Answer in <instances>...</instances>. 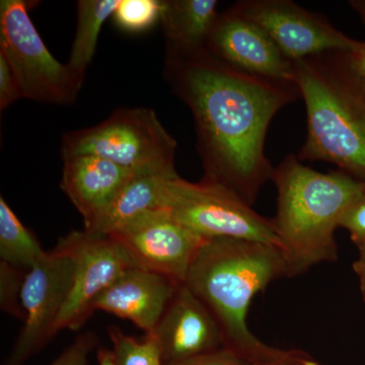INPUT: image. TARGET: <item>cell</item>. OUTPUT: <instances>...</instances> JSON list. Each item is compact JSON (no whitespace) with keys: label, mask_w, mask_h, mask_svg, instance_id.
Returning a JSON list of instances; mask_svg holds the SVG:
<instances>
[{"label":"cell","mask_w":365,"mask_h":365,"mask_svg":"<svg viewBox=\"0 0 365 365\" xmlns=\"http://www.w3.org/2000/svg\"><path fill=\"white\" fill-rule=\"evenodd\" d=\"M165 74L195 120L203 180L253 206L275 170L265 155L269 125L299 88L239 71L206 48L167 52Z\"/></svg>","instance_id":"1"},{"label":"cell","mask_w":365,"mask_h":365,"mask_svg":"<svg viewBox=\"0 0 365 365\" xmlns=\"http://www.w3.org/2000/svg\"><path fill=\"white\" fill-rule=\"evenodd\" d=\"M287 277L282 252L274 245L232 237L208 239L194 259L184 284L208 307L225 347L250 364L274 347L250 330L252 302L274 281Z\"/></svg>","instance_id":"2"},{"label":"cell","mask_w":365,"mask_h":365,"mask_svg":"<svg viewBox=\"0 0 365 365\" xmlns=\"http://www.w3.org/2000/svg\"><path fill=\"white\" fill-rule=\"evenodd\" d=\"M277 212L272 218L287 277H297L339 257L335 232L350 205L365 192V181L343 170L317 172L287 155L274 170Z\"/></svg>","instance_id":"3"},{"label":"cell","mask_w":365,"mask_h":365,"mask_svg":"<svg viewBox=\"0 0 365 365\" xmlns=\"http://www.w3.org/2000/svg\"><path fill=\"white\" fill-rule=\"evenodd\" d=\"M295 85L307 109L306 141L299 160L338 165L365 181V90L345 52L295 61Z\"/></svg>","instance_id":"4"},{"label":"cell","mask_w":365,"mask_h":365,"mask_svg":"<svg viewBox=\"0 0 365 365\" xmlns=\"http://www.w3.org/2000/svg\"><path fill=\"white\" fill-rule=\"evenodd\" d=\"M177 143L155 112L120 109L97 126L71 132L62 140V158L95 155L132 170L177 172Z\"/></svg>","instance_id":"5"},{"label":"cell","mask_w":365,"mask_h":365,"mask_svg":"<svg viewBox=\"0 0 365 365\" xmlns=\"http://www.w3.org/2000/svg\"><path fill=\"white\" fill-rule=\"evenodd\" d=\"M163 207L204 239L232 237L279 248L272 218H266L230 189L216 182H192L179 175L165 184Z\"/></svg>","instance_id":"6"},{"label":"cell","mask_w":365,"mask_h":365,"mask_svg":"<svg viewBox=\"0 0 365 365\" xmlns=\"http://www.w3.org/2000/svg\"><path fill=\"white\" fill-rule=\"evenodd\" d=\"M32 2H0V53L20 81L24 98L48 104L76 102L83 81L53 57L30 18Z\"/></svg>","instance_id":"7"},{"label":"cell","mask_w":365,"mask_h":365,"mask_svg":"<svg viewBox=\"0 0 365 365\" xmlns=\"http://www.w3.org/2000/svg\"><path fill=\"white\" fill-rule=\"evenodd\" d=\"M74 262L57 244L26 274L21 290L25 321L2 365H24L55 336V327L71 292Z\"/></svg>","instance_id":"8"},{"label":"cell","mask_w":365,"mask_h":365,"mask_svg":"<svg viewBox=\"0 0 365 365\" xmlns=\"http://www.w3.org/2000/svg\"><path fill=\"white\" fill-rule=\"evenodd\" d=\"M109 237L120 245L132 267L160 274L179 284L186 280L206 242L163 207L137 216Z\"/></svg>","instance_id":"9"},{"label":"cell","mask_w":365,"mask_h":365,"mask_svg":"<svg viewBox=\"0 0 365 365\" xmlns=\"http://www.w3.org/2000/svg\"><path fill=\"white\" fill-rule=\"evenodd\" d=\"M232 9L260 26L294 62L324 53L351 52L359 45L325 16L290 0H244Z\"/></svg>","instance_id":"10"},{"label":"cell","mask_w":365,"mask_h":365,"mask_svg":"<svg viewBox=\"0 0 365 365\" xmlns=\"http://www.w3.org/2000/svg\"><path fill=\"white\" fill-rule=\"evenodd\" d=\"M74 262L71 292L61 314L55 335L76 331L93 314L96 300L125 271L132 267L120 245L112 237L73 230L58 242Z\"/></svg>","instance_id":"11"},{"label":"cell","mask_w":365,"mask_h":365,"mask_svg":"<svg viewBox=\"0 0 365 365\" xmlns=\"http://www.w3.org/2000/svg\"><path fill=\"white\" fill-rule=\"evenodd\" d=\"M206 49L228 66L258 78L295 85V64L267 34L230 7L220 14Z\"/></svg>","instance_id":"12"},{"label":"cell","mask_w":365,"mask_h":365,"mask_svg":"<svg viewBox=\"0 0 365 365\" xmlns=\"http://www.w3.org/2000/svg\"><path fill=\"white\" fill-rule=\"evenodd\" d=\"M162 349L165 365L217 351L225 337L208 307L182 283L151 334Z\"/></svg>","instance_id":"13"},{"label":"cell","mask_w":365,"mask_h":365,"mask_svg":"<svg viewBox=\"0 0 365 365\" xmlns=\"http://www.w3.org/2000/svg\"><path fill=\"white\" fill-rule=\"evenodd\" d=\"M180 285L160 274L130 268L98 297L93 311L128 319L151 335Z\"/></svg>","instance_id":"14"},{"label":"cell","mask_w":365,"mask_h":365,"mask_svg":"<svg viewBox=\"0 0 365 365\" xmlns=\"http://www.w3.org/2000/svg\"><path fill=\"white\" fill-rule=\"evenodd\" d=\"M62 160L60 187L83 216L85 230H90L134 172L95 155H68Z\"/></svg>","instance_id":"15"},{"label":"cell","mask_w":365,"mask_h":365,"mask_svg":"<svg viewBox=\"0 0 365 365\" xmlns=\"http://www.w3.org/2000/svg\"><path fill=\"white\" fill-rule=\"evenodd\" d=\"M178 176L177 172L145 170L134 172L104 215L88 234L111 235L146 211L163 208V194L165 182Z\"/></svg>","instance_id":"16"},{"label":"cell","mask_w":365,"mask_h":365,"mask_svg":"<svg viewBox=\"0 0 365 365\" xmlns=\"http://www.w3.org/2000/svg\"><path fill=\"white\" fill-rule=\"evenodd\" d=\"M216 0L163 1L162 23L167 52L186 53L206 48L220 13Z\"/></svg>","instance_id":"17"},{"label":"cell","mask_w":365,"mask_h":365,"mask_svg":"<svg viewBox=\"0 0 365 365\" xmlns=\"http://www.w3.org/2000/svg\"><path fill=\"white\" fill-rule=\"evenodd\" d=\"M120 0H79L78 25L67 66L81 81L95 56L98 36L105 21L113 16Z\"/></svg>","instance_id":"18"},{"label":"cell","mask_w":365,"mask_h":365,"mask_svg":"<svg viewBox=\"0 0 365 365\" xmlns=\"http://www.w3.org/2000/svg\"><path fill=\"white\" fill-rule=\"evenodd\" d=\"M35 235L0 198V262L28 272L45 256Z\"/></svg>","instance_id":"19"},{"label":"cell","mask_w":365,"mask_h":365,"mask_svg":"<svg viewBox=\"0 0 365 365\" xmlns=\"http://www.w3.org/2000/svg\"><path fill=\"white\" fill-rule=\"evenodd\" d=\"M108 334L118 365H165L155 336L145 335L143 342H139L114 326L108 329Z\"/></svg>","instance_id":"20"},{"label":"cell","mask_w":365,"mask_h":365,"mask_svg":"<svg viewBox=\"0 0 365 365\" xmlns=\"http://www.w3.org/2000/svg\"><path fill=\"white\" fill-rule=\"evenodd\" d=\"M162 11L160 0H120L113 20L125 32L143 33L160 21Z\"/></svg>","instance_id":"21"},{"label":"cell","mask_w":365,"mask_h":365,"mask_svg":"<svg viewBox=\"0 0 365 365\" xmlns=\"http://www.w3.org/2000/svg\"><path fill=\"white\" fill-rule=\"evenodd\" d=\"M26 274V271L0 262V307L4 313L23 322L25 312L21 297Z\"/></svg>","instance_id":"22"},{"label":"cell","mask_w":365,"mask_h":365,"mask_svg":"<svg viewBox=\"0 0 365 365\" xmlns=\"http://www.w3.org/2000/svg\"><path fill=\"white\" fill-rule=\"evenodd\" d=\"M97 346L96 334H81L50 365H86L91 353Z\"/></svg>","instance_id":"23"},{"label":"cell","mask_w":365,"mask_h":365,"mask_svg":"<svg viewBox=\"0 0 365 365\" xmlns=\"http://www.w3.org/2000/svg\"><path fill=\"white\" fill-rule=\"evenodd\" d=\"M340 227L349 232L353 244L360 250L365 247V192L346 210Z\"/></svg>","instance_id":"24"},{"label":"cell","mask_w":365,"mask_h":365,"mask_svg":"<svg viewBox=\"0 0 365 365\" xmlns=\"http://www.w3.org/2000/svg\"><path fill=\"white\" fill-rule=\"evenodd\" d=\"M23 98L20 81L6 57L0 53V110L4 111Z\"/></svg>","instance_id":"25"},{"label":"cell","mask_w":365,"mask_h":365,"mask_svg":"<svg viewBox=\"0 0 365 365\" xmlns=\"http://www.w3.org/2000/svg\"><path fill=\"white\" fill-rule=\"evenodd\" d=\"M250 365H327L314 359L309 353L299 349L274 347L268 354L254 360Z\"/></svg>","instance_id":"26"},{"label":"cell","mask_w":365,"mask_h":365,"mask_svg":"<svg viewBox=\"0 0 365 365\" xmlns=\"http://www.w3.org/2000/svg\"><path fill=\"white\" fill-rule=\"evenodd\" d=\"M170 365H250V362L237 352L225 347L217 351Z\"/></svg>","instance_id":"27"},{"label":"cell","mask_w":365,"mask_h":365,"mask_svg":"<svg viewBox=\"0 0 365 365\" xmlns=\"http://www.w3.org/2000/svg\"><path fill=\"white\" fill-rule=\"evenodd\" d=\"M345 58L365 90V42H359V45L351 52H345Z\"/></svg>","instance_id":"28"},{"label":"cell","mask_w":365,"mask_h":365,"mask_svg":"<svg viewBox=\"0 0 365 365\" xmlns=\"http://www.w3.org/2000/svg\"><path fill=\"white\" fill-rule=\"evenodd\" d=\"M359 258L353 263L352 268L359 278L360 294L365 304V247L359 250Z\"/></svg>","instance_id":"29"},{"label":"cell","mask_w":365,"mask_h":365,"mask_svg":"<svg viewBox=\"0 0 365 365\" xmlns=\"http://www.w3.org/2000/svg\"><path fill=\"white\" fill-rule=\"evenodd\" d=\"M97 356L98 365H118L112 350L98 348Z\"/></svg>","instance_id":"30"},{"label":"cell","mask_w":365,"mask_h":365,"mask_svg":"<svg viewBox=\"0 0 365 365\" xmlns=\"http://www.w3.org/2000/svg\"><path fill=\"white\" fill-rule=\"evenodd\" d=\"M349 4L359 14L360 20L365 26V0H351L349 1Z\"/></svg>","instance_id":"31"}]
</instances>
